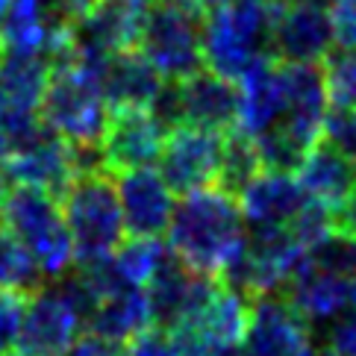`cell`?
Instances as JSON below:
<instances>
[{"label": "cell", "mask_w": 356, "mask_h": 356, "mask_svg": "<svg viewBox=\"0 0 356 356\" xmlns=\"http://www.w3.org/2000/svg\"><path fill=\"white\" fill-rule=\"evenodd\" d=\"M168 248L188 271L230 280L245 259L248 224L233 192L203 186L180 195L168 221Z\"/></svg>", "instance_id": "6da1fadb"}, {"label": "cell", "mask_w": 356, "mask_h": 356, "mask_svg": "<svg viewBox=\"0 0 356 356\" xmlns=\"http://www.w3.org/2000/svg\"><path fill=\"white\" fill-rule=\"evenodd\" d=\"M283 3L277 0H218L203 12L200 56L209 71L238 80L259 54H271V27Z\"/></svg>", "instance_id": "7a4b0ae2"}, {"label": "cell", "mask_w": 356, "mask_h": 356, "mask_svg": "<svg viewBox=\"0 0 356 356\" xmlns=\"http://www.w3.org/2000/svg\"><path fill=\"white\" fill-rule=\"evenodd\" d=\"M100 68L104 62L74 59L59 68H50L39 115L71 145H100L109 121V109L100 95Z\"/></svg>", "instance_id": "3957f363"}, {"label": "cell", "mask_w": 356, "mask_h": 356, "mask_svg": "<svg viewBox=\"0 0 356 356\" xmlns=\"http://www.w3.org/2000/svg\"><path fill=\"white\" fill-rule=\"evenodd\" d=\"M59 207L74 238V265L106 259L127 236L115 180L109 171L74 177L59 197Z\"/></svg>", "instance_id": "277c9868"}, {"label": "cell", "mask_w": 356, "mask_h": 356, "mask_svg": "<svg viewBox=\"0 0 356 356\" xmlns=\"http://www.w3.org/2000/svg\"><path fill=\"white\" fill-rule=\"evenodd\" d=\"M0 227L9 230L39 265L44 280L74 268V238L56 197L30 186H9L0 203Z\"/></svg>", "instance_id": "5b68a950"}, {"label": "cell", "mask_w": 356, "mask_h": 356, "mask_svg": "<svg viewBox=\"0 0 356 356\" xmlns=\"http://www.w3.org/2000/svg\"><path fill=\"white\" fill-rule=\"evenodd\" d=\"M250 318V295L224 280H209L200 300L171 333L186 356H241Z\"/></svg>", "instance_id": "8992f818"}, {"label": "cell", "mask_w": 356, "mask_h": 356, "mask_svg": "<svg viewBox=\"0 0 356 356\" xmlns=\"http://www.w3.org/2000/svg\"><path fill=\"white\" fill-rule=\"evenodd\" d=\"M200 21V12L177 0L150 3L142 35H138V50L154 62L165 80H183L203 68Z\"/></svg>", "instance_id": "52a82bcc"}, {"label": "cell", "mask_w": 356, "mask_h": 356, "mask_svg": "<svg viewBox=\"0 0 356 356\" xmlns=\"http://www.w3.org/2000/svg\"><path fill=\"white\" fill-rule=\"evenodd\" d=\"M307 248L291 236L289 227L248 230V250L236 274L224 283L238 286L250 298L280 295L307 265Z\"/></svg>", "instance_id": "ba28073f"}, {"label": "cell", "mask_w": 356, "mask_h": 356, "mask_svg": "<svg viewBox=\"0 0 356 356\" xmlns=\"http://www.w3.org/2000/svg\"><path fill=\"white\" fill-rule=\"evenodd\" d=\"M221 156H224V133L195 124H180L165 133L156 162L162 180L171 186V192L186 195L195 192V188L218 183Z\"/></svg>", "instance_id": "9c48e42d"}, {"label": "cell", "mask_w": 356, "mask_h": 356, "mask_svg": "<svg viewBox=\"0 0 356 356\" xmlns=\"http://www.w3.org/2000/svg\"><path fill=\"white\" fill-rule=\"evenodd\" d=\"M83 315L47 283L27 295L15 348L24 356H65L83 333Z\"/></svg>", "instance_id": "30bf717a"}, {"label": "cell", "mask_w": 356, "mask_h": 356, "mask_svg": "<svg viewBox=\"0 0 356 356\" xmlns=\"http://www.w3.org/2000/svg\"><path fill=\"white\" fill-rule=\"evenodd\" d=\"M3 171L12 186H30L47 192L50 197H62L71 180L77 177L71 156V142H65L56 130H44L33 136L27 145L9 150L3 159Z\"/></svg>", "instance_id": "8fae6325"}, {"label": "cell", "mask_w": 356, "mask_h": 356, "mask_svg": "<svg viewBox=\"0 0 356 356\" xmlns=\"http://www.w3.org/2000/svg\"><path fill=\"white\" fill-rule=\"evenodd\" d=\"M277 77L283 88V115L280 127L300 138L307 147L321 142V124L330 109V97L324 88V74L318 62H280Z\"/></svg>", "instance_id": "7c38bea8"}, {"label": "cell", "mask_w": 356, "mask_h": 356, "mask_svg": "<svg viewBox=\"0 0 356 356\" xmlns=\"http://www.w3.org/2000/svg\"><path fill=\"white\" fill-rule=\"evenodd\" d=\"M336 44L330 9L307 3V0H286L280 6L268 50L280 62H321Z\"/></svg>", "instance_id": "4fadbf2b"}, {"label": "cell", "mask_w": 356, "mask_h": 356, "mask_svg": "<svg viewBox=\"0 0 356 356\" xmlns=\"http://www.w3.org/2000/svg\"><path fill=\"white\" fill-rule=\"evenodd\" d=\"M307 345H312V327L283 295H262L250 300L241 356H295Z\"/></svg>", "instance_id": "5bb4252c"}, {"label": "cell", "mask_w": 356, "mask_h": 356, "mask_svg": "<svg viewBox=\"0 0 356 356\" xmlns=\"http://www.w3.org/2000/svg\"><path fill=\"white\" fill-rule=\"evenodd\" d=\"M154 0H95L74 21V42L92 54H115L138 47L147 9Z\"/></svg>", "instance_id": "9a60e30c"}, {"label": "cell", "mask_w": 356, "mask_h": 356, "mask_svg": "<svg viewBox=\"0 0 356 356\" xmlns=\"http://www.w3.org/2000/svg\"><path fill=\"white\" fill-rule=\"evenodd\" d=\"M165 142V127L147 109H115L109 112L100 150L109 174L147 168L159 159Z\"/></svg>", "instance_id": "2e32d148"}, {"label": "cell", "mask_w": 356, "mask_h": 356, "mask_svg": "<svg viewBox=\"0 0 356 356\" xmlns=\"http://www.w3.org/2000/svg\"><path fill=\"white\" fill-rule=\"evenodd\" d=\"M115 192L130 236H165L174 212V192L162 174L147 168H130L115 174Z\"/></svg>", "instance_id": "e0dca14e"}, {"label": "cell", "mask_w": 356, "mask_h": 356, "mask_svg": "<svg viewBox=\"0 0 356 356\" xmlns=\"http://www.w3.org/2000/svg\"><path fill=\"white\" fill-rule=\"evenodd\" d=\"M286 300L309 327H330L356 307V274L318 268L307 259L300 274L286 289Z\"/></svg>", "instance_id": "ac0fdd59"}, {"label": "cell", "mask_w": 356, "mask_h": 356, "mask_svg": "<svg viewBox=\"0 0 356 356\" xmlns=\"http://www.w3.org/2000/svg\"><path fill=\"white\" fill-rule=\"evenodd\" d=\"M236 200L248 230H271V227H289L295 221V215L307 203V195L291 171L262 168L238 188Z\"/></svg>", "instance_id": "d6986e66"}, {"label": "cell", "mask_w": 356, "mask_h": 356, "mask_svg": "<svg viewBox=\"0 0 356 356\" xmlns=\"http://www.w3.org/2000/svg\"><path fill=\"white\" fill-rule=\"evenodd\" d=\"M180 92V115L183 124L207 127V130L227 133L236 127L238 118V86L221 74L209 71L207 65L195 74L177 80Z\"/></svg>", "instance_id": "ffe728a7"}, {"label": "cell", "mask_w": 356, "mask_h": 356, "mask_svg": "<svg viewBox=\"0 0 356 356\" xmlns=\"http://www.w3.org/2000/svg\"><path fill=\"white\" fill-rule=\"evenodd\" d=\"M162 74L142 50L127 47L104 59L100 71V95L109 112L115 109H147L162 86Z\"/></svg>", "instance_id": "44dd1931"}, {"label": "cell", "mask_w": 356, "mask_h": 356, "mask_svg": "<svg viewBox=\"0 0 356 356\" xmlns=\"http://www.w3.org/2000/svg\"><path fill=\"white\" fill-rule=\"evenodd\" d=\"M238 118L233 130L245 136H259L274 127L283 115V88L277 77V59L271 54H259L238 74Z\"/></svg>", "instance_id": "7402d4cb"}, {"label": "cell", "mask_w": 356, "mask_h": 356, "mask_svg": "<svg viewBox=\"0 0 356 356\" xmlns=\"http://www.w3.org/2000/svg\"><path fill=\"white\" fill-rule=\"evenodd\" d=\"M295 177L303 188V195H307V200L330 209L339 218V212L345 209V203L353 192L356 165H350L341 154H336L330 145L318 142L307 150V156L300 159V165L295 168Z\"/></svg>", "instance_id": "603a6c76"}, {"label": "cell", "mask_w": 356, "mask_h": 356, "mask_svg": "<svg viewBox=\"0 0 356 356\" xmlns=\"http://www.w3.org/2000/svg\"><path fill=\"white\" fill-rule=\"evenodd\" d=\"M68 27L44 0H6V12L0 21V50L42 54L50 42Z\"/></svg>", "instance_id": "cb8c5ba5"}, {"label": "cell", "mask_w": 356, "mask_h": 356, "mask_svg": "<svg viewBox=\"0 0 356 356\" xmlns=\"http://www.w3.org/2000/svg\"><path fill=\"white\" fill-rule=\"evenodd\" d=\"M92 333L97 336H106L112 341H130L138 333H145L147 327H156L154 324V309H150V298L145 289H136V286H124L104 295L97 300V307L88 315V324H86Z\"/></svg>", "instance_id": "d4e9b609"}, {"label": "cell", "mask_w": 356, "mask_h": 356, "mask_svg": "<svg viewBox=\"0 0 356 356\" xmlns=\"http://www.w3.org/2000/svg\"><path fill=\"white\" fill-rule=\"evenodd\" d=\"M50 62L42 54L0 50V112H39Z\"/></svg>", "instance_id": "484cf974"}, {"label": "cell", "mask_w": 356, "mask_h": 356, "mask_svg": "<svg viewBox=\"0 0 356 356\" xmlns=\"http://www.w3.org/2000/svg\"><path fill=\"white\" fill-rule=\"evenodd\" d=\"M171 257L174 253L168 241H162L159 236H130L109 253V268L118 286L147 289L150 280L171 262Z\"/></svg>", "instance_id": "4316f807"}, {"label": "cell", "mask_w": 356, "mask_h": 356, "mask_svg": "<svg viewBox=\"0 0 356 356\" xmlns=\"http://www.w3.org/2000/svg\"><path fill=\"white\" fill-rule=\"evenodd\" d=\"M44 286V274L30 257V250L0 227V289H12L21 295H33L35 289Z\"/></svg>", "instance_id": "83f0119b"}, {"label": "cell", "mask_w": 356, "mask_h": 356, "mask_svg": "<svg viewBox=\"0 0 356 356\" xmlns=\"http://www.w3.org/2000/svg\"><path fill=\"white\" fill-rule=\"evenodd\" d=\"M257 171H262V165H259V154H257L253 138L238 133V130H227L224 133L221 171H218V183L215 186H221L227 192L236 195Z\"/></svg>", "instance_id": "f1b7e54d"}, {"label": "cell", "mask_w": 356, "mask_h": 356, "mask_svg": "<svg viewBox=\"0 0 356 356\" xmlns=\"http://www.w3.org/2000/svg\"><path fill=\"white\" fill-rule=\"evenodd\" d=\"M321 62L330 106L356 109V47H333Z\"/></svg>", "instance_id": "f546056e"}, {"label": "cell", "mask_w": 356, "mask_h": 356, "mask_svg": "<svg viewBox=\"0 0 356 356\" xmlns=\"http://www.w3.org/2000/svg\"><path fill=\"white\" fill-rule=\"evenodd\" d=\"M321 138L324 145H330L350 165H356V109H345V106L327 109L321 124Z\"/></svg>", "instance_id": "4dcf8cb0"}, {"label": "cell", "mask_w": 356, "mask_h": 356, "mask_svg": "<svg viewBox=\"0 0 356 356\" xmlns=\"http://www.w3.org/2000/svg\"><path fill=\"white\" fill-rule=\"evenodd\" d=\"M127 356H186L183 345L168 327H147L127 345Z\"/></svg>", "instance_id": "1f68e13d"}, {"label": "cell", "mask_w": 356, "mask_h": 356, "mask_svg": "<svg viewBox=\"0 0 356 356\" xmlns=\"http://www.w3.org/2000/svg\"><path fill=\"white\" fill-rule=\"evenodd\" d=\"M324 356H356V307L324 327Z\"/></svg>", "instance_id": "d6a6232c"}, {"label": "cell", "mask_w": 356, "mask_h": 356, "mask_svg": "<svg viewBox=\"0 0 356 356\" xmlns=\"http://www.w3.org/2000/svg\"><path fill=\"white\" fill-rule=\"evenodd\" d=\"M24 307H27V295L12 289H0V350H9L15 345Z\"/></svg>", "instance_id": "836d02e7"}, {"label": "cell", "mask_w": 356, "mask_h": 356, "mask_svg": "<svg viewBox=\"0 0 356 356\" xmlns=\"http://www.w3.org/2000/svg\"><path fill=\"white\" fill-rule=\"evenodd\" d=\"M333 35L339 47H356V0H336L330 6Z\"/></svg>", "instance_id": "e575fe53"}, {"label": "cell", "mask_w": 356, "mask_h": 356, "mask_svg": "<svg viewBox=\"0 0 356 356\" xmlns=\"http://www.w3.org/2000/svg\"><path fill=\"white\" fill-rule=\"evenodd\" d=\"M65 356H127V345L124 341H112L106 336H97V333H88L77 336V341L71 345V350Z\"/></svg>", "instance_id": "d590c367"}, {"label": "cell", "mask_w": 356, "mask_h": 356, "mask_svg": "<svg viewBox=\"0 0 356 356\" xmlns=\"http://www.w3.org/2000/svg\"><path fill=\"white\" fill-rule=\"evenodd\" d=\"M92 3L95 0H50V9H54L59 18H65L68 24H74Z\"/></svg>", "instance_id": "8d00e7d4"}, {"label": "cell", "mask_w": 356, "mask_h": 356, "mask_svg": "<svg viewBox=\"0 0 356 356\" xmlns=\"http://www.w3.org/2000/svg\"><path fill=\"white\" fill-rule=\"evenodd\" d=\"M339 224L356 233V183H353V192H350V197H348V203H345V209L339 212Z\"/></svg>", "instance_id": "74e56055"}, {"label": "cell", "mask_w": 356, "mask_h": 356, "mask_svg": "<svg viewBox=\"0 0 356 356\" xmlns=\"http://www.w3.org/2000/svg\"><path fill=\"white\" fill-rule=\"evenodd\" d=\"M9 186H12V183H9V177H6V171H3V162H0V203H3Z\"/></svg>", "instance_id": "f35d334b"}, {"label": "cell", "mask_w": 356, "mask_h": 356, "mask_svg": "<svg viewBox=\"0 0 356 356\" xmlns=\"http://www.w3.org/2000/svg\"><path fill=\"white\" fill-rule=\"evenodd\" d=\"M295 356H321V350H318L315 341H312V345H307V348H303L300 353H295Z\"/></svg>", "instance_id": "ab89813d"}, {"label": "cell", "mask_w": 356, "mask_h": 356, "mask_svg": "<svg viewBox=\"0 0 356 356\" xmlns=\"http://www.w3.org/2000/svg\"><path fill=\"white\" fill-rule=\"evenodd\" d=\"M307 3H315V6H324V9H330L336 3V0H307Z\"/></svg>", "instance_id": "60d3db41"}, {"label": "cell", "mask_w": 356, "mask_h": 356, "mask_svg": "<svg viewBox=\"0 0 356 356\" xmlns=\"http://www.w3.org/2000/svg\"><path fill=\"white\" fill-rule=\"evenodd\" d=\"M0 356H24V353H18V350H12V348H9V350H0Z\"/></svg>", "instance_id": "b9f144b4"}, {"label": "cell", "mask_w": 356, "mask_h": 356, "mask_svg": "<svg viewBox=\"0 0 356 356\" xmlns=\"http://www.w3.org/2000/svg\"><path fill=\"white\" fill-rule=\"evenodd\" d=\"M177 3H186V6H192V9H195V12H200V9H197V6H195V0H177Z\"/></svg>", "instance_id": "7bdbcfd3"}, {"label": "cell", "mask_w": 356, "mask_h": 356, "mask_svg": "<svg viewBox=\"0 0 356 356\" xmlns=\"http://www.w3.org/2000/svg\"><path fill=\"white\" fill-rule=\"evenodd\" d=\"M3 12H6V0H0V21H3Z\"/></svg>", "instance_id": "ee69618b"}]
</instances>
